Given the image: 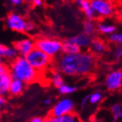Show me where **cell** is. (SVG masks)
Instances as JSON below:
<instances>
[{"label": "cell", "mask_w": 122, "mask_h": 122, "mask_svg": "<svg viewBox=\"0 0 122 122\" xmlns=\"http://www.w3.org/2000/svg\"><path fill=\"white\" fill-rule=\"evenodd\" d=\"M8 67L12 78L18 79L24 81L26 85L39 81L42 75L30 64L25 56H17L16 58L10 61Z\"/></svg>", "instance_id": "7a4b0ae2"}, {"label": "cell", "mask_w": 122, "mask_h": 122, "mask_svg": "<svg viewBox=\"0 0 122 122\" xmlns=\"http://www.w3.org/2000/svg\"><path fill=\"white\" fill-rule=\"evenodd\" d=\"M0 56L3 57L5 61H12L18 55L13 46H6L0 43Z\"/></svg>", "instance_id": "5bb4252c"}, {"label": "cell", "mask_w": 122, "mask_h": 122, "mask_svg": "<svg viewBox=\"0 0 122 122\" xmlns=\"http://www.w3.org/2000/svg\"><path fill=\"white\" fill-rule=\"evenodd\" d=\"M0 62H5V60H4V59H3V57L1 56H0Z\"/></svg>", "instance_id": "e575fe53"}, {"label": "cell", "mask_w": 122, "mask_h": 122, "mask_svg": "<svg viewBox=\"0 0 122 122\" xmlns=\"http://www.w3.org/2000/svg\"><path fill=\"white\" fill-rule=\"evenodd\" d=\"M26 84L24 81L18 79H12L10 86V94L12 96H18L24 93Z\"/></svg>", "instance_id": "9a60e30c"}, {"label": "cell", "mask_w": 122, "mask_h": 122, "mask_svg": "<svg viewBox=\"0 0 122 122\" xmlns=\"http://www.w3.org/2000/svg\"><path fill=\"white\" fill-rule=\"evenodd\" d=\"M50 82L55 87H56V88L60 87L61 85H63L65 83L62 74L54 68L50 73Z\"/></svg>", "instance_id": "e0dca14e"}, {"label": "cell", "mask_w": 122, "mask_h": 122, "mask_svg": "<svg viewBox=\"0 0 122 122\" xmlns=\"http://www.w3.org/2000/svg\"><path fill=\"white\" fill-rule=\"evenodd\" d=\"M112 122H118L122 120V106L120 104H113L110 107Z\"/></svg>", "instance_id": "d6986e66"}, {"label": "cell", "mask_w": 122, "mask_h": 122, "mask_svg": "<svg viewBox=\"0 0 122 122\" xmlns=\"http://www.w3.org/2000/svg\"><path fill=\"white\" fill-rule=\"evenodd\" d=\"M112 1H115V0H112Z\"/></svg>", "instance_id": "ab89813d"}, {"label": "cell", "mask_w": 122, "mask_h": 122, "mask_svg": "<svg viewBox=\"0 0 122 122\" xmlns=\"http://www.w3.org/2000/svg\"><path fill=\"white\" fill-rule=\"evenodd\" d=\"M88 99H89V95H87V96H85L84 98L82 99L81 103V108L85 107V106L88 103Z\"/></svg>", "instance_id": "4dcf8cb0"}, {"label": "cell", "mask_w": 122, "mask_h": 122, "mask_svg": "<svg viewBox=\"0 0 122 122\" xmlns=\"http://www.w3.org/2000/svg\"><path fill=\"white\" fill-rule=\"evenodd\" d=\"M80 9L82 10V12L84 13L85 16L87 17L88 20H94L96 18V15L94 13V10L92 8L91 3L87 0H84V2L82 3L81 5Z\"/></svg>", "instance_id": "ac0fdd59"}, {"label": "cell", "mask_w": 122, "mask_h": 122, "mask_svg": "<svg viewBox=\"0 0 122 122\" xmlns=\"http://www.w3.org/2000/svg\"><path fill=\"white\" fill-rule=\"evenodd\" d=\"M5 97L0 95V114H1L2 108H3V107L5 106Z\"/></svg>", "instance_id": "1f68e13d"}, {"label": "cell", "mask_w": 122, "mask_h": 122, "mask_svg": "<svg viewBox=\"0 0 122 122\" xmlns=\"http://www.w3.org/2000/svg\"><path fill=\"white\" fill-rule=\"evenodd\" d=\"M89 52L94 56H100L106 52L107 44L103 40H101L100 38H92L91 43L89 45Z\"/></svg>", "instance_id": "8fae6325"}, {"label": "cell", "mask_w": 122, "mask_h": 122, "mask_svg": "<svg viewBox=\"0 0 122 122\" xmlns=\"http://www.w3.org/2000/svg\"><path fill=\"white\" fill-rule=\"evenodd\" d=\"M34 7H41L43 5V0H30Z\"/></svg>", "instance_id": "f1b7e54d"}, {"label": "cell", "mask_w": 122, "mask_h": 122, "mask_svg": "<svg viewBox=\"0 0 122 122\" xmlns=\"http://www.w3.org/2000/svg\"><path fill=\"white\" fill-rule=\"evenodd\" d=\"M25 58L33 68L42 75L47 71L53 63V59L51 57L36 48H34Z\"/></svg>", "instance_id": "277c9868"}, {"label": "cell", "mask_w": 122, "mask_h": 122, "mask_svg": "<svg viewBox=\"0 0 122 122\" xmlns=\"http://www.w3.org/2000/svg\"><path fill=\"white\" fill-rule=\"evenodd\" d=\"M96 30V26L93 20L87 19L83 24V32L89 36H93Z\"/></svg>", "instance_id": "44dd1931"}, {"label": "cell", "mask_w": 122, "mask_h": 122, "mask_svg": "<svg viewBox=\"0 0 122 122\" xmlns=\"http://www.w3.org/2000/svg\"><path fill=\"white\" fill-rule=\"evenodd\" d=\"M0 43H1V42H0Z\"/></svg>", "instance_id": "60d3db41"}, {"label": "cell", "mask_w": 122, "mask_h": 122, "mask_svg": "<svg viewBox=\"0 0 122 122\" xmlns=\"http://www.w3.org/2000/svg\"><path fill=\"white\" fill-rule=\"evenodd\" d=\"M73 2L75 3V5H77L78 7L80 8L81 7V4L83 2H84V0H73Z\"/></svg>", "instance_id": "836d02e7"}, {"label": "cell", "mask_w": 122, "mask_h": 122, "mask_svg": "<svg viewBox=\"0 0 122 122\" xmlns=\"http://www.w3.org/2000/svg\"><path fill=\"white\" fill-rule=\"evenodd\" d=\"M81 51V49L74 42H68V40H64L62 42L61 54H77Z\"/></svg>", "instance_id": "2e32d148"}, {"label": "cell", "mask_w": 122, "mask_h": 122, "mask_svg": "<svg viewBox=\"0 0 122 122\" xmlns=\"http://www.w3.org/2000/svg\"><path fill=\"white\" fill-rule=\"evenodd\" d=\"M108 40L112 43H115V44L122 46V33H112L108 36Z\"/></svg>", "instance_id": "603a6c76"}, {"label": "cell", "mask_w": 122, "mask_h": 122, "mask_svg": "<svg viewBox=\"0 0 122 122\" xmlns=\"http://www.w3.org/2000/svg\"><path fill=\"white\" fill-rule=\"evenodd\" d=\"M9 1H10V4L12 6H15V7L20 6L23 4V2H24V0H9Z\"/></svg>", "instance_id": "f546056e"}, {"label": "cell", "mask_w": 122, "mask_h": 122, "mask_svg": "<svg viewBox=\"0 0 122 122\" xmlns=\"http://www.w3.org/2000/svg\"><path fill=\"white\" fill-rule=\"evenodd\" d=\"M26 18L21 14H19L16 11H12L8 13L5 17V24L6 28L16 33H25V27L27 24Z\"/></svg>", "instance_id": "5b68a950"}, {"label": "cell", "mask_w": 122, "mask_h": 122, "mask_svg": "<svg viewBox=\"0 0 122 122\" xmlns=\"http://www.w3.org/2000/svg\"><path fill=\"white\" fill-rule=\"evenodd\" d=\"M115 1H117V2H119V3H121V4H122V0H115Z\"/></svg>", "instance_id": "d590c367"}, {"label": "cell", "mask_w": 122, "mask_h": 122, "mask_svg": "<svg viewBox=\"0 0 122 122\" xmlns=\"http://www.w3.org/2000/svg\"><path fill=\"white\" fill-rule=\"evenodd\" d=\"M8 70H9L8 64L5 62H0V77Z\"/></svg>", "instance_id": "484cf974"}, {"label": "cell", "mask_w": 122, "mask_h": 122, "mask_svg": "<svg viewBox=\"0 0 122 122\" xmlns=\"http://www.w3.org/2000/svg\"><path fill=\"white\" fill-rule=\"evenodd\" d=\"M87 1H89V2H91V1H93V0H87Z\"/></svg>", "instance_id": "74e56055"}, {"label": "cell", "mask_w": 122, "mask_h": 122, "mask_svg": "<svg viewBox=\"0 0 122 122\" xmlns=\"http://www.w3.org/2000/svg\"><path fill=\"white\" fill-rule=\"evenodd\" d=\"M122 69L113 70L107 75L105 85L109 91H116L121 87Z\"/></svg>", "instance_id": "9c48e42d"}, {"label": "cell", "mask_w": 122, "mask_h": 122, "mask_svg": "<svg viewBox=\"0 0 122 122\" xmlns=\"http://www.w3.org/2000/svg\"><path fill=\"white\" fill-rule=\"evenodd\" d=\"M28 122H45V118L40 117V116H35L32 117Z\"/></svg>", "instance_id": "83f0119b"}, {"label": "cell", "mask_w": 122, "mask_h": 122, "mask_svg": "<svg viewBox=\"0 0 122 122\" xmlns=\"http://www.w3.org/2000/svg\"><path fill=\"white\" fill-rule=\"evenodd\" d=\"M18 56H26L35 48V40L31 37H24L15 41L12 45Z\"/></svg>", "instance_id": "ba28073f"}, {"label": "cell", "mask_w": 122, "mask_h": 122, "mask_svg": "<svg viewBox=\"0 0 122 122\" xmlns=\"http://www.w3.org/2000/svg\"></svg>", "instance_id": "b9f144b4"}, {"label": "cell", "mask_w": 122, "mask_h": 122, "mask_svg": "<svg viewBox=\"0 0 122 122\" xmlns=\"http://www.w3.org/2000/svg\"><path fill=\"white\" fill-rule=\"evenodd\" d=\"M45 122H81V120L75 112L61 116H50L45 118Z\"/></svg>", "instance_id": "7c38bea8"}, {"label": "cell", "mask_w": 122, "mask_h": 122, "mask_svg": "<svg viewBox=\"0 0 122 122\" xmlns=\"http://www.w3.org/2000/svg\"><path fill=\"white\" fill-rule=\"evenodd\" d=\"M55 69L68 76H86L91 75L96 68L95 56L90 52L77 54H61L56 57Z\"/></svg>", "instance_id": "6da1fadb"}, {"label": "cell", "mask_w": 122, "mask_h": 122, "mask_svg": "<svg viewBox=\"0 0 122 122\" xmlns=\"http://www.w3.org/2000/svg\"><path fill=\"white\" fill-rule=\"evenodd\" d=\"M113 56L116 59H120L122 57V46L117 47L114 49V53H113Z\"/></svg>", "instance_id": "4316f807"}, {"label": "cell", "mask_w": 122, "mask_h": 122, "mask_svg": "<svg viewBox=\"0 0 122 122\" xmlns=\"http://www.w3.org/2000/svg\"><path fill=\"white\" fill-rule=\"evenodd\" d=\"M121 87H122V82H121Z\"/></svg>", "instance_id": "f35d334b"}, {"label": "cell", "mask_w": 122, "mask_h": 122, "mask_svg": "<svg viewBox=\"0 0 122 122\" xmlns=\"http://www.w3.org/2000/svg\"><path fill=\"white\" fill-rule=\"evenodd\" d=\"M51 103H52V100L50 98L45 99L44 101H43V104H44V105H46V106H49V105H50Z\"/></svg>", "instance_id": "d6a6232c"}, {"label": "cell", "mask_w": 122, "mask_h": 122, "mask_svg": "<svg viewBox=\"0 0 122 122\" xmlns=\"http://www.w3.org/2000/svg\"><path fill=\"white\" fill-rule=\"evenodd\" d=\"M97 30L103 35H110L116 31V27L112 24H105L101 22L97 26Z\"/></svg>", "instance_id": "ffe728a7"}, {"label": "cell", "mask_w": 122, "mask_h": 122, "mask_svg": "<svg viewBox=\"0 0 122 122\" xmlns=\"http://www.w3.org/2000/svg\"><path fill=\"white\" fill-rule=\"evenodd\" d=\"M75 110V104L70 99L65 98L59 101L51 110L49 111L50 116H61L67 113H73Z\"/></svg>", "instance_id": "52a82bcc"}, {"label": "cell", "mask_w": 122, "mask_h": 122, "mask_svg": "<svg viewBox=\"0 0 122 122\" xmlns=\"http://www.w3.org/2000/svg\"><path fill=\"white\" fill-rule=\"evenodd\" d=\"M93 122H100V121H98V120H97L96 119H95V120H94V121H93Z\"/></svg>", "instance_id": "8d00e7d4"}, {"label": "cell", "mask_w": 122, "mask_h": 122, "mask_svg": "<svg viewBox=\"0 0 122 122\" xmlns=\"http://www.w3.org/2000/svg\"><path fill=\"white\" fill-rule=\"evenodd\" d=\"M35 29H36V26L32 22L27 21V24H26V27H25V33L30 34V33H32L33 31L35 30Z\"/></svg>", "instance_id": "d4e9b609"}, {"label": "cell", "mask_w": 122, "mask_h": 122, "mask_svg": "<svg viewBox=\"0 0 122 122\" xmlns=\"http://www.w3.org/2000/svg\"><path fill=\"white\" fill-rule=\"evenodd\" d=\"M12 76L10 71H6L4 75L0 77V95L6 97L10 94V86L11 83Z\"/></svg>", "instance_id": "4fadbf2b"}, {"label": "cell", "mask_w": 122, "mask_h": 122, "mask_svg": "<svg viewBox=\"0 0 122 122\" xmlns=\"http://www.w3.org/2000/svg\"><path fill=\"white\" fill-rule=\"evenodd\" d=\"M68 42H74L75 44H77L81 49H88L89 48V45L91 43L92 41V36H89L86 34V33L82 32L78 34V35L75 36H72V37H69L68 39Z\"/></svg>", "instance_id": "30bf717a"}, {"label": "cell", "mask_w": 122, "mask_h": 122, "mask_svg": "<svg viewBox=\"0 0 122 122\" xmlns=\"http://www.w3.org/2000/svg\"><path fill=\"white\" fill-rule=\"evenodd\" d=\"M35 48L54 59L61 53L62 41L56 37L39 36L35 39Z\"/></svg>", "instance_id": "3957f363"}, {"label": "cell", "mask_w": 122, "mask_h": 122, "mask_svg": "<svg viewBox=\"0 0 122 122\" xmlns=\"http://www.w3.org/2000/svg\"><path fill=\"white\" fill-rule=\"evenodd\" d=\"M58 90L60 92V94H69L76 91L77 87H75V86H70V85H67L64 83L60 87H58Z\"/></svg>", "instance_id": "7402d4cb"}, {"label": "cell", "mask_w": 122, "mask_h": 122, "mask_svg": "<svg viewBox=\"0 0 122 122\" xmlns=\"http://www.w3.org/2000/svg\"><path fill=\"white\" fill-rule=\"evenodd\" d=\"M90 3L96 17L106 18L114 13L115 8L112 0H93Z\"/></svg>", "instance_id": "8992f818"}, {"label": "cell", "mask_w": 122, "mask_h": 122, "mask_svg": "<svg viewBox=\"0 0 122 122\" xmlns=\"http://www.w3.org/2000/svg\"><path fill=\"white\" fill-rule=\"evenodd\" d=\"M101 98H102V94L100 92H95V93H93L91 95H89L88 101H89L90 104L95 105V104L99 103L101 101Z\"/></svg>", "instance_id": "cb8c5ba5"}]
</instances>
